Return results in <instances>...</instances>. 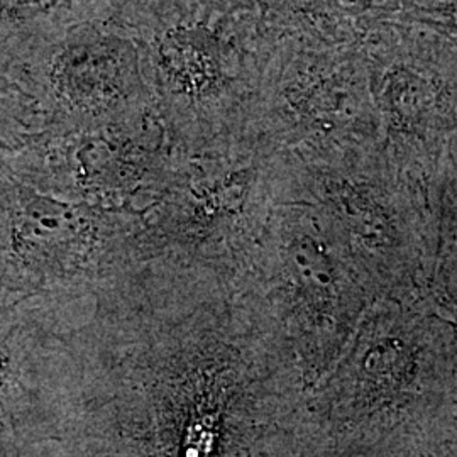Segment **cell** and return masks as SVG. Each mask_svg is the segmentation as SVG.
<instances>
[{
	"label": "cell",
	"mask_w": 457,
	"mask_h": 457,
	"mask_svg": "<svg viewBox=\"0 0 457 457\" xmlns=\"http://www.w3.org/2000/svg\"><path fill=\"white\" fill-rule=\"evenodd\" d=\"M300 364L224 303L107 313L71 337L2 339V457H302Z\"/></svg>",
	"instance_id": "cell-1"
},
{
	"label": "cell",
	"mask_w": 457,
	"mask_h": 457,
	"mask_svg": "<svg viewBox=\"0 0 457 457\" xmlns=\"http://www.w3.org/2000/svg\"><path fill=\"white\" fill-rule=\"evenodd\" d=\"M129 65L114 48L87 46L70 51L56 68V83L63 97L80 107H97L119 97Z\"/></svg>",
	"instance_id": "cell-2"
},
{
	"label": "cell",
	"mask_w": 457,
	"mask_h": 457,
	"mask_svg": "<svg viewBox=\"0 0 457 457\" xmlns=\"http://www.w3.org/2000/svg\"><path fill=\"white\" fill-rule=\"evenodd\" d=\"M162 54L168 77L183 92L200 96L209 92L217 83L219 71L211 53L200 48L194 41L168 39Z\"/></svg>",
	"instance_id": "cell-3"
}]
</instances>
